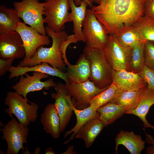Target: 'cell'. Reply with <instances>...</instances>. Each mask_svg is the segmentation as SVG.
I'll return each instance as SVG.
<instances>
[{
	"label": "cell",
	"instance_id": "6da1fadb",
	"mask_svg": "<svg viewBox=\"0 0 154 154\" xmlns=\"http://www.w3.org/2000/svg\"><path fill=\"white\" fill-rule=\"evenodd\" d=\"M147 0H102L91 7L98 19L114 35L123 28L133 26L144 16Z\"/></svg>",
	"mask_w": 154,
	"mask_h": 154
},
{
	"label": "cell",
	"instance_id": "7a4b0ae2",
	"mask_svg": "<svg viewBox=\"0 0 154 154\" xmlns=\"http://www.w3.org/2000/svg\"><path fill=\"white\" fill-rule=\"evenodd\" d=\"M45 29L47 35L52 38L51 46L48 48L43 46L39 47L33 57L23 59L19 62V65L22 67H31L45 62L53 68L64 71L66 68L60 47L62 42L67 38L68 35L64 31L56 32L47 26Z\"/></svg>",
	"mask_w": 154,
	"mask_h": 154
},
{
	"label": "cell",
	"instance_id": "3957f363",
	"mask_svg": "<svg viewBox=\"0 0 154 154\" xmlns=\"http://www.w3.org/2000/svg\"><path fill=\"white\" fill-rule=\"evenodd\" d=\"M83 54L90 63L91 73L89 80L100 88L109 86L112 82V70L102 49L85 47Z\"/></svg>",
	"mask_w": 154,
	"mask_h": 154
},
{
	"label": "cell",
	"instance_id": "277c9868",
	"mask_svg": "<svg viewBox=\"0 0 154 154\" xmlns=\"http://www.w3.org/2000/svg\"><path fill=\"white\" fill-rule=\"evenodd\" d=\"M15 91L8 92L4 102L8 107L5 112L11 118L13 115H14L19 122L27 126L36 120L39 107L35 103L30 102L31 104H29L28 102L29 101Z\"/></svg>",
	"mask_w": 154,
	"mask_h": 154
},
{
	"label": "cell",
	"instance_id": "5b68a950",
	"mask_svg": "<svg viewBox=\"0 0 154 154\" xmlns=\"http://www.w3.org/2000/svg\"><path fill=\"white\" fill-rule=\"evenodd\" d=\"M82 27L83 34L86 43L85 47L103 49L107 44L110 35L91 9H87Z\"/></svg>",
	"mask_w": 154,
	"mask_h": 154
},
{
	"label": "cell",
	"instance_id": "8992f818",
	"mask_svg": "<svg viewBox=\"0 0 154 154\" xmlns=\"http://www.w3.org/2000/svg\"><path fill=\"white\" fill-rule=\"evenodd\" d=\"M45 2L39 0H22L13 3L19 17L27 24L37 30L42 35H46V30L43 17Z\"/></svg>",
	"mask_w": 154,
	"mask_h": 154
},
{
	"label": "cell",
	"instance_id": "52a82bcc",
	"mask_svg": "<svg viewBox=\"0 0 154 154\" xmlns=\"http://www.w3.org/2000/svg\"><path fill=\"white\" fill-rule=\"evenodd\" d=\"M68 0H45L43 11L44 23L54 31H62L65 24L71 22Z\"/></svg>",
	"mask_w": 154,
	"mask_h": 154
},
{
	"label": "cell",
	"instance_id": "ba28073f",
	"mask_svg": "<svg viewBox=\"0 0 154 154\" xmlns=\"http://www.w3.org/2000/svg\"><path fill=\"white\" fill-rule=\"evenodd\" d=\"M2 139L7 142L6 154H17L22 149L24 151V144L27 143L29 129L14 117L11 119L1 129Z\"/></svg>",
	"mask_w": 154,
	"mask_h": 154
},
{
	"label": "cell",
	"instance_id": "9c48e42d",
	"mask_svg": "<svg viewBox=\"0 0 154 154\" xmlns=\"http://www.w3.org/2000/svg\"><path fill=\"white\" fill-rule=\"evenodd\" d=\"M66 84L73 105L79 110L89 107L95 96L109 86L100 88L89 79L83 82H69Z\"/></svg>",
	"mask_w": 154,
	"mask_h": 154
},
{
	"label": "cell",
	"instance_id": "30bf717a",
	"mask_svg": "<svg viewBox=\"0 0 154 154\" xmlns=\"http://www.w3.org/2000/svg\"><path fill=\"white\" fill-rule=\"evenodd\" d=\"M131 49L123 45L114 35H110L107 44L102 50L107 62L112 70L130 71Z\"/></svg>",
	"mask_w": 154,
	"mask_h": 154
},
{
	"label": "cell",
	"instance_id": "8fae6325",
	"mask_svg": "<svg viewBox=\"0 0 154 154\" xmlns=\"http://www.w3.org/2000/svg\"><path fill=\"white\" fill-rule=\"evenodd\" d=\"M21 76L19 81L12 88L18 94L24 98H27V94L31 92H38L44 89L48 90L50 87L54 88L56 84L52 78L45 81L41 80L48 78L49 75L40 72H33L32 76H30L27 73Z\"/></svg>",
	"mask_w": 154,
	"mask_h": 154
},
{
	"label": "cell",
	"instance_id": "7c38bea8",
	"mask_svg": "<svg viewBox=\"0 0 154 154\" xmlns=\"http://www.w3.org/2000/svg\"><path fill=\"white\" fill-rule=\"evenodd\" d=\"M16 31L19 34L23 41L25 51L24 59L33 57L39 47L48 45L50 42L48 35H42L35 28L28 26L21 21Z\"/></svg>",
	"mask_w": 154,
	"mask_h": 154
},
{
	"label": "cell",
	"instance_id": "4fadbf2b",
	"mask_svg": "<svg viewBox=\"0 0 154 154\" xmlns=\"http://www.w3.org/2000/svg\"><path fill=\"white\" fill-rule=\"evenodd\" d=\"M56 93L52 94L54 104L60 118V132H63L73 114L71 97L68 94L66 84L58 82L54 88Z\"/></svg>",
	"mask_w": 154,
	"mask_h": 154
},
{
	"label": "cell",
	"instance_id": "5bb4252c",
	"mask_svg": "<svg viewBox=\"0 0 154 154\" xmlns=\"http://www.w3.org/2000/svg\"><path fill=\"white\" fill-rule=\"evenodd\" d=\"M25 55L23 41L17 31L0 34V59H19Z\"/></svg>",
	"mask_w": 154,
	"mask_h": 154
},
{
	"label": "cell",
	"instance_id": "9a60e30c",
	"mask_svg": "<svg viewBox=\"0 0 154 154\" xmlns=\"http://www.w3.org/2000/svg\"><path fill=\"white\" fill-rule=\"evenodd\" d=\"M112 83L118 89L126 90H138L147 85L139 73L125 70H112Z\"/></svg>",
	"mask_w": 154,
	"mask_h": 154
},
{
	"label": "cell",
	"instance_id": "2e32d148",
	"mask_svg": "<svg viewBox=\"0 0 154 154\" xmlns=\"http://www.w3.org/2000/svg\"><path fill=\"white\" fill-rule=\"evenodd\" d=\"M9 71L10 72L9 76V80L15 77L17 78L29 72H37L59 77L63 80L66 84L69 82L65 72L59 69L50 66L48 63L45 62L31 67H22L18 64L17 66H12Z\"/></svg>",
	"mask_w": 154,
	"mask_h": 154
},
{
	"label": "cell",
	"instance_id": "e0dca14e",
	"mask_svg": "<svg viewBox=\"0 0 154 154\" xmlns=\"http://www.w3.org/2000/svg\"><path fill=\"white\" fill-rule=\"evenodd\" d=\"M67 66L65 73L69 82H83L88 80L91 70L89 61L83 54L81 55L76 64L65 62Z\"/></svg>",
	"mask_w": 154,
	"mask_h": 154
},
{
	"label": "cell",
	"instance_id": "ac0fdd59",
	"mask_svg": "<svg viewBox=\"0 0 154 154\" xmlns=\"http://www.w3.org/2000/svg\"><path fill=\"white\" fill-rule=\"evenodd\" d=\"M116 153H117L118 146H125L131 154H139L145 148V141L141 135L135 134L133 131H120L115 139Z\"/></svg>",
	"mask_w": 154,
	"mask_h": 154
},
{
	"label": "cell",
	"instance_id": "d6986e66",
	"mask_svg": "<svg viewBox=\"0 0 154 154\" xmlns=\"http://www.w3.org/2000/svg\"><path fill=\"white\" fill-rule=\"evenodd\" d=\"M40 121L46 133L54 138L59 137L61 133L60 118L54 104H50L45 107L41 115Z\"/></svg>",
	"mask_w": 154,
	"mask_h": 154
},
{
	"label": "cell",
	"instance_id": "ffe728a7",
	"mask_svg": "<svg viewBox=\"0 0 154 154\" xmlns=\"http://www.w3.org/2000/svg\"><path fill=\"white\" fill-rule=\"evenodd\" d=\"M105 126L99 118V116L95 117L87 121L78 131L75 137L83 139L86 147H90L96 138Z\"/></svg>",
	"mask_w": 154,
	"mask_h": 154
},
{
	"label": "cell",
	"instance_id": "44dd1931",
	"mask_svg": "<svg viewBox=\"0 0 154 154\" xmlns=\"http://www.w3.org/2000/svg\"><path fill=\"white\" fill-rule=\"evenodd\" d=\"M154 104V91L145 87L143 90L139 102L135 108L126 114L135 115L142 121L143 127L151 128L154 130V126L150 124L146 116L151 106Z\"/></svg>",
	"mask_w": 154,
	"mask_h": 154
},
{
	"label": "cell",
	"instance_id": "7402d4cb",
	"mask_svg": "<svg viewBox=\"0 0 154 154\" xmlns=\"http://www.w3.org/2000/svg\"><path fill=\"white\" fill-rule=\"evenodd\" d=\"M68 1L71 9V19L73 23L74 34L78 41L85 42L82 27L86 17L87 6H92L89 2L85 1H83L79 6L76 5L74 0H68Z\"/></svg>",
	"mask_w": 154,
	"mask_h": 154
},
{
	"label": "cell",
	"instance_id": "603a6c76",
	"mask_svg": "<svg viewBox=\"0 0 154 154\" xmlns=\"http://www.w3.org/2000/svg\"><path fill=\"white\" fill-rule=\"evenodd\" d=\"M145 88L134 90H126L118 88L110 102L124 108L126 110L125 114H126L136 107Z\"/></svg>",
	"mask_w": 154,
	"mask_h": 154
},
{
	"label": "cell",
	"instance_id": "cb8c5ba5",
	"mask_svg": "<svg viewBox=\"0 0 154 154\" xmlns=\"http://www.w3.org/2000/svg\"><path fill=\"white\" fill-rule=\"evenodd\" d=\"M17 11L15 9L0 6V34L16 31L21 21Z\"/></svg>",
	"mask_w": 154,
	"mask_h": 154
},
{
	"label": "cell",
	"instance_id": "d4e9b609",
	"mask_svg": "<svg viewBox=\"0 0 154 154\" xmlns=\"http://www.w3.org/2000/svg\"><path fill=\"white\" fill-rule=\"evenodd\" d=\"M72 108L76 116V122L75 126L65 133L64 138L70 134H72L69 138L64 142V144H67L70 141L73 140L79 129L87 121L93 117L99 116L97 110L91 105L82 110L77 109L73 105Z\"/></svg>",
	"mask_w": 154,
	"mask_h": 154
},
{
	"label": "cell",
	"instance_id": "484cf974",
	"mask_svg": "<svg viewBox=\"0 0 154 154\" xmlns=\"http://www.w3.org/2000/svg\"><path fill=\"white\" fill-rule=\"evenodd\" d=\"M99 118L105 126L114 123L126 112L121 106L112 102H109L97 109Z\"/></svg>",
	"mask_w": 154,
	"mask_h": 154
},
{
	"label": "cell",
	"instance_id": "4316f807",
	"mask_svg": "<svg viewBox=\"0 0 154 154\" xmlns=\"http://www.w3.org/2000/svg\"><path fill=\"white\" fill-rule=\"evenodd\" d=\"M113 35L121 44L130 49L143 42L133 25L125 27Z\"/></svg>",
	"mask_w": 154,
	"mask_h": 154
},
{
	"label": "cell",
	"instance_id": "83f0119b",
	"mask_svg": "<svg viewBox=\"0 0 154 154\" xmlns=\"http://www.w3.org/2000/svg\"><path fill=\"white\" fill-rule=\"evenodd\" d=\"M141 37L144 42H154V18L143 16L139 19L133 24Z\"/></svg>",
	"mask_w": 154,
	"mask_h": 154
},
{
	"label": "cell",
	"instance_id": "f1b7e54d",
	"mask_svg": "<svg viewBox=\"0 0 154 154\" xmlns=\"http://www.w3.org/2000/svg\"><path fill=\"white\" fill-rule=\"evenodd\" d=\"M145 42H142L132 48L129 63L130 71L139 73L144 66Z\"/></svg>",
	"mask_w": 154,
	"mask_h": 154
},
{
	"label": "cell",
	"instance_id": "f546056e",
	"mask_svg": "<svg viewBox=\"0 0 154 154\" xmlns=\"http://www.w3.org/2000/svg\"><path fill=\"white\" fill-rule=\"evenodd\" d=\"M113 83L107 88L95 96L92 99L90 105L96 109L110 102L118 89Z\"/></svg>",
	"mask_w": 154,
	"mask_h": 154
},
{
	"label": "cell",
	"instance_id": "4dcf8cb0",
	"mask_svg": "<svg viewBox=\"0 0 154 154\" xmlns=\"http://www.w3.org/2000/svg\"><path fill=\"white\" fill-rule=\"evenodd\" d=\"M143 54L144 65L154 70V42H145Z\"/></svg>",
	"mask_w": 154,
	"mask_h": 154
},
{
	"label": "cell",
	"instance_id": "1f68e13d",
	"mask_svg": "<svg viewBox=\"0 0 154 154\" xmlns=\"http://www.w3.org/2000/svg\"><path fill=\"white\" fill-rule=\"evenodd\" d=\"M139 73L146 83L147 88L154 91V70L144 65Z\"/></svg>",
	"mask_w": 154,
	"mask_h": 154
},
{
	"label": "cell",
	"instance_id": "d6a6232c",
	"mask_svg": "<svg viewBox=\"0 0 154 154\" xmlns=\"http://www.w3.org/2000/svg\"><path fill=\"white\" fill-rule=\"evenodd\" d=\"M78 41L74 34L68 36L67 38L61 43L60 50L62 53V58L64 62L68 60L66 56V50L68 46L71 43H76Z\"/></svg>",
	"mask_w": 154,
	"mask_h": 154
},
{
	"label": "cell",
	"instance_id": "836d02e7",
	"mask_svg": "<svg viewBox=\"0 0 154 154\" xmlns=\"http://www.w3.org/2000/svg\"><path fill=\"white\" fill-rule=\"evenodd\" d=\"M14 59L11 58L7 60L0 59V76H2L7 71H9Z\"/></svg>",
	"mask_w": 154,
	"mask_h": 154
},
{
	"label": "cell",
	"instance_id": "e575fe53",
	"mask_svg": "<svg viewBox=\"0 0 154 154\" xmlns=\"http://www.w3.org/2000/svg\"><path fill=\"white\" fill-rule=\"evenodd\" d=\"M144 16L154 18V0H147L145 6Z\"/></svg>",
	"mask_w": 154,
	"mask_h": 154
},
{
	"label": "cell",
	"instance_id": "d590c367",
	"mask_svg": "<svg viewBox=\"0 0 154 154\" xmlns=\"http://www.w3.org/2000/svg\"><path fill=\"white\" fill-rule=\"evenodd\" d=\"M145 132L146 135V141L149 144H152L154 146V139L153 137L147 134Z\"/></svg>",
	"mask_w": 154,
	"mask_h": 154
},
{
	"label": "cell",
	"instance_id": "8d00e7d4",
	"mask_svg": "<svg viewBox=\"0 0 154 154\" xmlns=\"http://www.w3.org/2000/svg\"><path fill=\"white\" fill-rule=\"evenodd\" d=\"M83 1H87L89 2L91 5L92 7L93 6V1L92 0H74V3L77 6H80Z\"/></svg>",
	"mask_w": 154,
	"mask_h": 154
},
{
	"label": "cell",
	"instance_id": "74e56055",
	"mask_svg": "<svg viewBox=\"0 0 154 154\" xmlns=\"http://www.w3.org/2000/svg\"><path fill=\"white\" fill-rule=\"evenodd\" d=\"M145 153L154 154V146L148 147L146 150Z\"/></svg>",
	"mask_w": 154,
	"mask_h": 154
},
{
	"label": "cell",
	"instance_id": "f35d334b",
	"mask_svg": "<svg viewBox=\"0 0 154 154\" xmlns=\"http://www.w3.org/2000/svg\"><path fill=\"white\" fill-rule=\"evenodd\" d=\"M44 153L46 154H55V153L52 147H49L46 148L45 150Z\"/></svg>",
	"mask_w": 154,
	"mask_h": 154
},
{
	"label": "cell",
	"instance_id": "ab89813d",
	"mask_svg": "<svg viewBox=\"0 0 154 154\" xmlns=\"http://www.w3.org/2000/svg\"><path fill=\"white\" fill-rule=\"evenodd\" d=\"M74 146H71L68 147L67 150L62 154H72L73 152V149Z\"/></svg>",
	"mask_w": 154,
	"mask_h": 154
},
{
	"label": "cell",
	"instance_id": "60d3db41",
	"mask_svg": "<svg viewBox=\"0 0 154 154\" xmlns=\"http://www.w3.org/2000/svg\"><path fill=\"white\" fill-rule=\"evenodd\" d=\"M40 149L37 147L35 149L34 154H39V152L40 151Z\"/></svg>",
	"mask_w": 154,
	"mask_h": 154
},
{
	"label": "cell",
	"instance_id": "b9f144b4",
	"mask_svg": "<svg viewBox=\"0 0 154 154\" xmlns=\"http://www.w3.org/2000/svg\"><path fill=\"white\" fill-rule=\"evenodd\" d=\"M93 1L96 3L98 4H100V3L102 0H92Z\"/></svg>",
	"mask_w": 154,
	"mask_h": 154
}]
</instances>
